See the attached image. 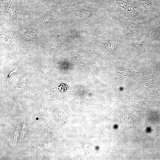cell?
<instances>
[{"instance_id": "4", "label": "cell", "mask_w": 160, "mask_h": 160, "mask_svg": "<svg viewBox=\"0 0 160 160\" xmlns=\"http://www.w3.org/2000/svg\"><path fill=\"white\" fill-rule=\"evenodd\" d=\"M156 26H154V35L152 40L159 41L160 40V21Z\"/></svg>"}, {"instance_id": "5", "label": "cell", "mask_w": 160, "mask_h": 160, "mask_svg": "<svg viewBox=\"0 0 160 160\" xmlns=\"http://www.w3.org/2000/svg\"><path fill=\"white\" fill-rule=\"evenodd\" d=\"M79 10L78 11L79 12L80 15L84 17H89L92 14L91 10L89 8H86Z\"/></svg>"}, {"instance_id": "2", "label": "cell", "mask_w": 160, "mask_h": 160, "mask_svg": "<svg viewBox=\"0 0 160 160\" xmlns=\"http://www.w3.org/2000/svg\"><path fill=\"white\" fill-rule=\"evenodd\" d=\"M122 11V14L128 18H134L142 13L140 9L133 4L126 1L114 0Z\"/></svg>"}, {"instance_id": "6", "label": "cell", "mask_w": 160, "mask_h": 160, "mask_svg": "<svg viewBox=\"0 0 160 160\" xmlns=\"http://www.w3.org/2000/svg\"><path fill=\"white\" fill-rule=\"evenodd\" d=\"M21 85L20 86V88H23V86H25L26 84V79H24L21 82Z\"/></svg>"}, {"instance_id": "7", "label": "cell", "mask_w": 160, "mask_h": 160, "mask_svg": "<svg viewBox=\"0 0 160 160\" xmlns=\"http://www.w3.org/2000/svg\"><path fill=\"white\" fill-rule=\"evenodd\" d=\"M17 71V68H16L15 69L13 70V71H12L9 74V77H8L7 79V83H8V80L9 79V77L10 76V75L12 73H13L14 72H16Z\"/></svg>"}, {"instance_id": "1", "label": "cell", "mask_w": 160, "mask_h": 160, "mask_svg": "<svg viewBox=\"0 0 160 160\" xmlns=\"http://www.w3.org/2000/svg\"><path fill=\"white\" fill-rule=\"evenodd\" d=\"M114 18L119 23L125 38L135 39L150 25L149 21H122L116 17Z\"/></svg>"}, {"instance_id": "3", "label": "cell", "mask_w": 160, "mask_h": 160, "mask_svg": "<svg viewBox=\"0 0 160 160\" xmlns=\"http://www.w3.org/2000/svg\"><path fill=\"white\" fill-rule=\"evenodd\" d=\"M138 1L145 10H151L153 4V0H138Z\"/></svg>"}]
</instances>
